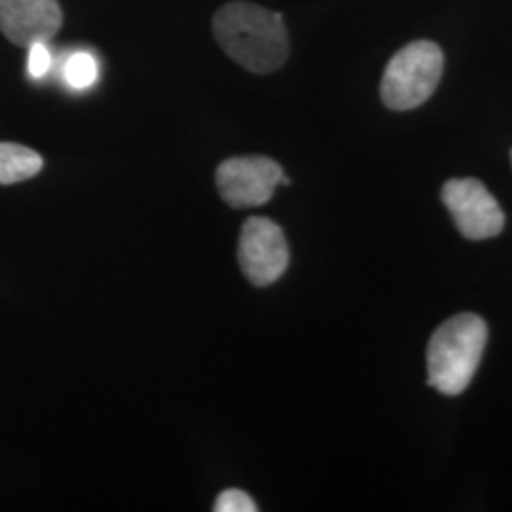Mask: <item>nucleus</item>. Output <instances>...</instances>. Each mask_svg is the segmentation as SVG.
<instances>
[{"label": "nucleus", "instance_id": "obj_1", "mask_svg": "<svg viewBox=\"0 0 512 512\" xmlns=\"http://www.w3.org/2000/svg\"><path fill=\"white\" fill-rule=\"evenodd\" d=\"M213 35L224 54L251 73H274L289 57V35L281 14L253 2L224 4L213 18Z\"/></svg>", "mask_w": 512, "mask_h": 512}, {"label": "nucleus", "instance_id": "obj_2", "mask_svg": "<svg viewBox=\"0 0 512 512\" xmlns=\"http://www.w3.org/2000/svg\"><path fill=\"white\" fill-rule=\"evenodd\" d=\"M488 342V325L475 313L442 323L427 348V385L446 397L461 395L475 378Z\"/></svg>", "mask_w": 512, "mask_h": 512}, {"label": "nucleus", "instance_id": "obj_3", "mask_svg": "<svg viewBox=\"0 0 512 512\" xmlns=\"http://www.w3.org/2000/svg\"><path fill=\"white\" fill-rule=\"evenodd\" d=\"M444 54L431 40H418L391 57L382 78V101L391 110L421 107L439 86Z\"/></svg>", "mask_w": 512, "mask_h": 512}, {"label": "nucleus", "instance_id": "obj_4", "mask_svg": "<svg viewBox=\"0 0 512 512\" xmlns=\"http://www.w3.org/2000/svg\"><path fill=\"white\" fill-rule=\"evenodd\" d=\"M239 266L256 287H268L289 268V245L274 220L251 217L239 236Z\"/></svg>", "mask_w": 512, "mask_h": 512}, {"label": "nucleus", "instance_id": "obj_5", "mask_svg": "<svg viewBox=\"0 0 512 512\" xmlns=\"http://www.w3.org/2000/svg\"><path fill=\"white\" fill-rule=\"evenodd\" d=\"M285 177L283 167L266 156H238L217 169L220 198L234 209L260 207L270 202Z\"/></svg>", "mask_w": 512, "mask_h": 512}, {"label": "nucleus", "instance_id": "obj_6", "mask_svg": "<svg viewBox=\"0 0 512 512\" xmlns=\"http://www.w3.org/2000/svg\"><path fill=\"white\" fill-rule=\"evenodd\" d=\"M442 202L461 236L473 241L495 238L505 228V213L490 190L476 179H452L442 186Z\"/></svg>", "mask_w": 512, "mask_h": 512}, {"label": "nucleus", "instance_id": "obj_7", "mask_svg": "<svg viewBox=\"0 0 512 512\" xmlns=\"http://www.w3.org/2000/svg\"><path fill=\"white\" fill-rule=\"evenodd\" d=\"M61 23L57 0H0V31L16 46L50 42Z\"/></svg>", "mask_w": 512, "mask_h": 512}, {"label": "nucleus", "instance_id": "obj_8", "mask_svg": "<svg viewBox=\"0 0 512 512\" xmlns=\"http://www.w3.org/2000/svg\"><path fill=\"white\" fill-rule=\"evenodd\" d=\"M42 156L16 143H0V184H16L35 177L42 169Z\"/></svg>", "mask_w": 512, "mask_h": 512}, {"label": "nucleus", "instance_id": "obj_9", "mask_svg": "<svg viewBox=\"0 0 512 512\" xmlns=\"http://www.w3.org/2000/svg\"><path fill=\"white\" fill-rule=\"evenodd\" d=\"M97 61L88 52H76L65 63V80L74 90H86L97 80Z\"/></svg>", "mask_w": 512, "mask_h": 512}, {"label": "nucleus", "instance_id": "obj_10", "mask_svg": "<svg viewBox=\"0 0 512 512\" xmlns=\"http://www.w3.org/2000/svg\"><path fill=\"white\" fill-rule=\"evenodd\" d=\"M215 512H256L255 501L251 499V495L245 494L243 490H226L217 497L215 501Z\"/></svg>", "mask_w": 512, "mask_h": 512}, {"label": "nucleus", "instance_id": "obj_11", "mask_svg": "<svg viewBox=\"0 0 512 512\" xmlns=\"http://www.w3.org/2000/svg\"><path fill=\"white\" fill-rule=\"evenodd\" d=\"M52 69V54L48 50V42H37L29 46V61H27V71L31 78H44L48 71Z\"/></svg>", "mask_w": 512, "mask_h": 512}, {"label": "nucleus", "instance_id": "obj_12", "mask_svg": "<svg viewBox=\"0 0 512 512\" xmlns=\"http://www.w3.org/2000/svg\"><path fill=\"white\" fill-rule=\"evenodd\" d=\"M511 160H512V150H511Z\"/></svg>", "mask_w": 512, "mask_h": 512}]
</instances>
